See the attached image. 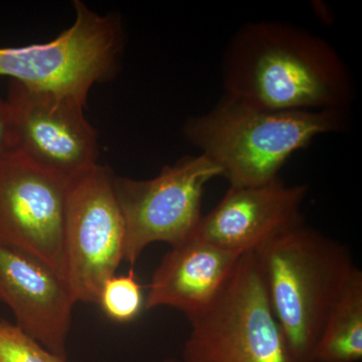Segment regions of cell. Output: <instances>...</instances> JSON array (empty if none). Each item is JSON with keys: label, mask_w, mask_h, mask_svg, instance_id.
Returning a JSON list of instances; mask_svg holds the SVG:
<instances>
[{"label": "cell", "mask_w": 362, "mask_h": 362, "mask_svg": "<svg viewBox=\"0 0 362 362\" xmlns=\"http://www.w3.org/2000/svg\"><path fill=\"white\" fill-rule=\"evenodd\" d=\"M161 362H185V361H176V359H165V361H163Z\"/></svg>", "instance_id": "17"}, {"label": "cell", "mask_w": 362, "mask_h": 362, "mask_svg": "<svg viewBox=\"0 0 362 362\" xmlns=\"http://www.w3.org/2000/svg\"><path fill=\"white\" fill-rule=\"evenodd\" d=\"M76 20L45 44L0 47V77L30 90L87 105L93 86L115 77L125 37L115 16H100L75 1Z\"/></svg>", "instance_id": "4"}, {"label": "cell", "mask_w": 362, "mask_h": 362, "mask_svg": "<svg viewBox=\"0 0 362 362\" xmlns=\"http://www.w3.org/2000/svg\"><path fill=\"white\" fill-rule=\"evenodd\" d=\"M185 362H303L290 346L252 252L240 257L218 299L190 321Z\"/></svg>", "instance_id": "5"}, {"label": "cell", "mask_w": 362, "mask_h": 362, "mask_svg": "<svg viewBox=\"0 0 362 362\" xmlns=\"http://www.w3.org/2000/svg\"><path fill=\"white\" fill-rule=\"evenodd\" d=\"M243 255L192 237L171 247L154 271L144 309L171 307L190 322L218 299Z\"/></svg>", "instance_id": "12"}, {"label": "cell", "mask_w": 362, "mask_h": 362, "mask_svg": "<svg viewBox=\"0 0 362 362\" xmlns=\"http://www.w3.org/2000/svg\"><path fill=\"white\" fill-rule=\"evenodd\" d=\"M69 183L16 154L0 161V240L37 255L62 275Z\"/></svg>", "instance_id": "9"}, {"label": "cell", "mask_w": 362, "mask_h": 362, "mask_svg": "<svg viewBox=\"0 0 362 362\" xmlns=\"http://www.w3.org/2000/svg\"><path fill=\"white\" fill-rule=\"evenodd\" d=\"M362 359V272L356 269L331 307L310 362Z\"/></svg>", "instance_id": "13"}, {"label": "cell", "mask_w": 362, "mask_h": 362, "mask_svg": "<svg viewBox=\"0 0 362 362\" xmlns=\"http://www.w3.org/2000/svg\"><path fill=\"white\" fill-rule=\"evenodd\" d=\"M252 252L293 352L310 362L328 312L356 269L349 250L302 223Z\"/></svg>", "instance_id": "3"}, {"label": "cell", "mask_w": 362, "mask_h": 362, "mask_svg": "<svg viewBox=\"0 0 362 362\" xmlns=\"http://www.w3.org/2000/svg\"><path fill=\"white\" fill-rule=\"evenodd\" d=\"M0 302L11 309L21 329L66 357L77 301L66 279L51 264L0 240Z\"/></svg>", "instance_id": "10"}, {"label": "cell", "mask_w": 362, "mask_h": 362, "mask_svg": "<svg viewBox=\"0 0 362 362\" xmlns=\"http://www.w3.org/2000/svg\"><path fill=\"white\" fill-rule=\"evenodd\" d=\"M306 185L281 180L256 187H230L223 199L202 216L194 239L240 254L255 252L286 230L304 223Z\"/></svg>", "instance_id": "11"}, {"label": "cell", "mask_w": 362, "mask_h": 362, "mask_svg": "<svg viewBox=\"0 0 362 362\" xmlns=\"http://www.w3.org/2000/svg\"><path fill=\"white\" fill-rule=\"evenodd\" d=\"M349 125V111H271L223 95L206 113L188 118L183 134L230 187H256L280 177L287 161L319 136Z\"/></svg>", "instance_id": "2"}, {"label": "cell", "mask_w": 362, "mask_h": 362, "mask_svg": "<svg viewBox=\"0 0 362 362\" xmlns=\"http://www.w3.org/2000/svg\"><path fill=\"white\" fill-rule=\"evenodd\" d=\"M115 176L97 164L69 183L63 275L77 303L98 305L102 286L124 262L125 228Z\"/></svg>", "instance_id": "7"}, {"label": "cell", "mask_w": 362, "mask_h": 362, "mask_svg": "<svg viewBox=\"0 0 362 362\" xmlns=\"http://www.w3.org/2000/svg\"><path fill=\"white\" fill-rule=\"evenodd\" d=\"M225 96L271 111H349L356 83L328 40L292 23L251 21L226 45Z\"/></svg>", "instance_id": "1"}, {"label": "cell", "mask_w": 362, "mask_h": 362, "mask_svg": "<svg viewBox=\"0 0 362 362\" xmlns=\"http://www.w3.org/2000/svg\"><path fill=\"white\" fill-rule=\"evenodd\" d=\"M13 120L6 99L0 96V161L13 154Z\"/></svg>", "instance_id": "16"}, {"label": "cell", "mask_w": 362, "mask_h": 362, "mask_svg": "<svg viewBox=\"0 0 362 362\" xmlns=\"http://www.w3.org/2000/svg\"><path fill=\"white\" fill-rule=\"evenodd\" d=\"M13 120V154L71 181L99 164L98 133L84 105L11 81L6 98Z\"/></svg>", "instance_id": "8"}, {"label": "cell", "mask_w": 362, "mask_h": 362, "mask_svg": "<svg viewBox=\"0 0 362 362\" xmlns=\"http://www.w3.org/2000/svg\"><path fill=\"white\" fill-rule=\"evenodd\" d=\"M0 362H68L16 323L0 319Z\"/></svg>", "instance_id": "15"}, {"label": "cell", "mask_w": 362, "mask_h": 362, "mask_svg": "<svg viewBox=\"0 0 362 362\" xmlns=\"http://www.w3.org/2000/svg\"><path fill=\"white\" fill-rule=\"evenodd\" d=\"M221 170L206 156H185L165 165L150 180L115 176V192L124 228V262L134 266L147 247H173L189 239L201 221L207 183Z\"/></svg>", "instance_id": "6"}, {"label": "cell", "mask_w": 362, "mask_h": 362, "mask_svg": "<svg viewBox=\"0 0 362 362\" xmlns=\"http://www.w3.org/2000/svg\"><path fill=\"white\" fill-rule=\"evenodd\" d=\"M98 305L115 322L127 323L137 318L144 309L145 297L134 272L108 279L102 286Z\"/></svg>", "instance_id": "14"}]
</instances>
